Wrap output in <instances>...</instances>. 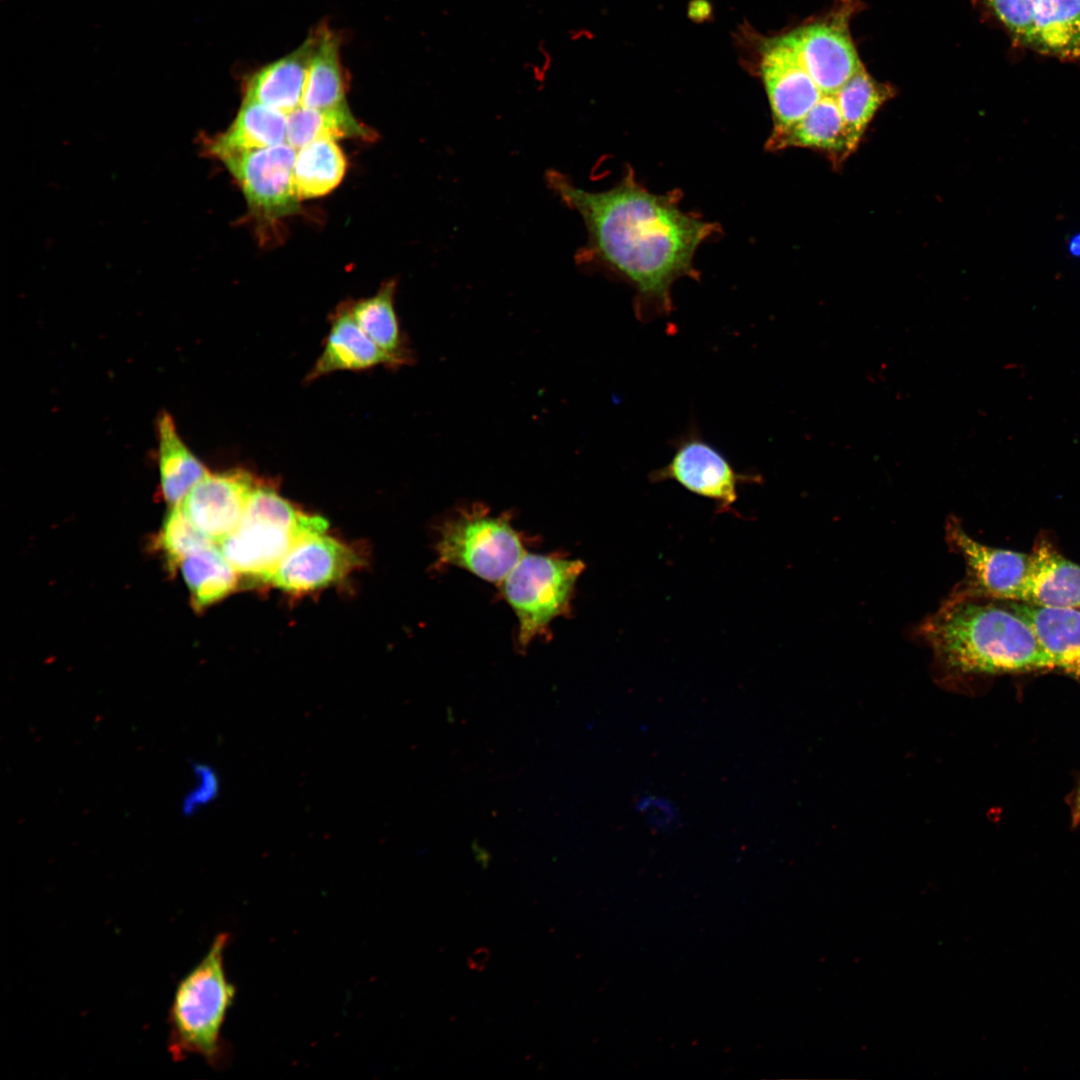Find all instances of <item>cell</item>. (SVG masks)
I'll return each instance as SVG.
<instances>
[{
	"instance_id": "1",
	"label": "cell",
	"mask_w": 1080,
	"mask_h": 1080,
	"mask_svg": "<svg viewBox=\"0 0 1080 1080\" xmlns=\"http://www.w3.org/2000/svg\"><path fill=\"white\" fill-rule=\"evenodd\" d=\"M547 184L583 219L588 241L580 256L628 282L639 318L672 311V287L697 279L698 248L718 233L717 224L680 206V192L658 194L640 184L631 169L613 187L588 191L551 170Z\"/></svg>"
},
{
	"instance_id": "2",
	"label": "cell",
	"mask_w": 1080,
	"mask_h": 1080,
	"mask_svg": "<svg viewBox=\"0 0 1080 1080\" xmlns=\"http://www.w3.org/2000/svg\"><path fill=\"white\" fill-rule=\"evenodd\" d=\"M918 633L942 662L960 672L1055 668L1030 627L1010 607L984 603L958 589L920 624Z\"/></svg>"
},
{
	"instance_id": "3",
	"label": "cell",
	"mask_w": 1080,
	"mask_h": 1080,
	"mask_svg": "<svg viewBox=\"0 0 1080 1080\" xmlns=\"http://www.w3.org/2000/svg\"><path fill=\"white\" fill-rule=\"evenodd\" d=\"M228 942V933L217 934L206 955L176 986L168 1014V1051L176 1062L199 1055L214 1068L227 1063L229 1048L221 1030L236 993L224 968Z\"/></svg>"
},
{
	"instance_id": "4",
	"label": "cell",
	"mask_w": 1080,
	"mask_h": 1080,
	"mask_svg": "<svg viewBox=\"0 0 1080 1080\" xmlns=\"http://www.w3.org/2000/svg\"><path fill=\"white\" fill-rule=\"evenodd\" d=\"M325 519L305 514L272 487L256 484L238 526L221 542V551L239 576L269 583L293 546L325 532Z\"/></svg>"
},
{
	"instance_id": "5",
	"label": "cell",
	"mask_w": 1080,
	"mask_h": 1080,
	"mask_svg": "<svg viewBox=\"0 0 1080 1080\" xmlns=\"http://www.w3.org/2000/svg\"><path fill=\"white\" fill-rule=\"evenodd\" d=\"M584 567L581 560L524 554L503 579L502 592L518 618L522 647L567 610Z\"/></svg>"
},
{
	"instance_id": "6",
	"label": "cell",
	"mask_w": 1080,
	"mask_h": 1080,
	"mask_svg": "<svg viewBox=\"0 0 1080 1080\" xmlns=\"http://www.w3.org/2000/svg\"><path fill=\"white\" fill-rule=\"evenodd\" d=\"M437 551L442 563L490 582L502 581L525 554L508 520L481 511L464 512L446 521L440 528Z\"/></svg>"
},
{
	"instance_id": "7",
	"label": "cell",
	"mask_w": 1080,
	"mask_h": 1080,
	"mask_svg": "<svg viewBox=\"0 0 1080 1080\" xmlns=\"http://www.w3.org/2000/svg\"><path fill=\"white\" fill-rule=\"evenodd\" d=\"M1014 44L1080 63V0H981Z\"/></svg>"
},
{
	"instance_id": "8",
	"label": "cell",
	"mask_w": 1080,
	"mask_h": 1080,
	"mask_svg": "<svg viewBox=\"0 0 1080 1080\" xmlns=\"http://www.w3.org/2000/svg\"><path fill=\"white\" fill-rule=\"evenodd\" d=\"M296 149L287 142L219 156L242 189L250 209L260 218L274 220L299 209L293 184Z\"/></svg>"
},
{
	"instance_id": "9",
	"label": "cell",
	"mask_w": 1080,
	"mask_h": 1080,
	"mask_svg": "<svg viewBox=\"0 0 1080 1080\" xmlns=\"http://www.w3.org/2000/svg\"><path fill=\"white\" fill-rule=\"evenodd\" d=\"M671 460L651 472L653 482L672 480L690 492L728 510L738 498V485L751 480L735 471L726 457L696 431L681 436Z\"/></svg>"
},
{
	"instance_id": "10",
	"label": "cell",
	"mask_w": 1080,
	"mask_h": 1080,
	"mask_svg": "<svg viewBox=\"0 0 1080 1080\" xmlns=\"http://www.w3.org/2000/svg\"><path fill=\"white\" fill-rule=\"evenodd\" d=\"M761 73L773 121L768 138L779 136L796 125L823 96L788 35L767 45Z\"/></svg>"
},
{
	"instance_id": "11",
	"label": "cell",
	"mask_w": 1080,
	"mask_h": 1080,
	"mask_svg": "<svg viewBox=\"0 0 1080 1080\" xmlns=\"http://www.w3.org/2000/svg\"><path fill=\"white\" fill-rule=\"evenodd\" d=\"M836 15L788 33L803 66L822 95H836L863 67L848 30Z\"/></svg>"
},
{
	"instance_id": "12",
	"label": "cell",
	"mask_w": 1080,
	"mask_h": 1080,
	"mask_svg": "<svg viewBox=\"0 0 1080 1080\" xmlns=\"http://www.w3.org/2000/svg\"><path fill=\"white\" fill-rule=\"evenodd\" d=\"M360 563L350 546L324 532L315 533L293 546L269 583L287 593L303 594L343 580Z\"/></svg>"
},
{
	"instance_id": "13",
	"label": "cell",
	"mask_w": 1080,
	"mask_h": 1080,
	"mask_svg": "<svg viewBox=\"0 0 1080 1080\" xmlns=\"http://www.w3.org/2000/svg\"><path fill=\"white\" fill-rule=\"evenodd\" d=\"M946 540L964 558L969 585L958 590L973 596L1018 601L1030 554L986 546L969 536L955 517L947 520Z\"/></svg>"
},
{
	"instance_id": "14",
	"label": "cell",
	"mask_w": 1080,
	"mask_h": 1080,
	"mask_svg": "<svg viewBox=\"0 0 1080 1080\" xmlns=\"http://www.w3.org/2000/svg\"><path fill=\"white\" fill-rule=\"evenodd\" d=\"M257 482L240 469L209 473L180 503L192 522L213 542H221L239 524Z\"/></svg>"
},
{
	"instance_id": "15",
	"label": "cell",
	"mask_w": 1080,
	"mask_h": 1080,
	"mask_svg": "<svg viewBox=\"0 0 1080 1080\" xmlns=\"http://www.w3.org/2000/svg\"><path fill=\"white\" fill-rule=\"evenodd\" d=\"M379 365L396 367L392 358L360 328L348 304H344L333 314L322 353L307 374L306 382L335 371H361Z\"/></svg>"
},
{
	"instance_id": "16",
	"label": "cell",
	"mask_w": 1080,
	"mask_h": 1080,
	"mask_svg": "<svg viewBox=\"0 0 1080 1080\" xmlns=\"http://www.w3.org/2000/svg\"><path fill=\"white\" fill-rule=\"evenodd\" d=\"M770 152L805 148L822 153L839 168L853 154L836 95H825L796 125L765 143Z\"/></svg>"
},
{
	"instance_id": "17",
	"label": "cell",
	"mask_w": 1080,
	"mask_h": 1080,
	"mask_svg": "<svg viewBox=\"0 0 1080 1080\" xmlns=\"http://www.w3.org/2000/svg\"><path fill=\"white\" fill-rule=\"evenodd\" d=\"M1018 601L1080 608V565L1063 557L1049 543L1040 542L1030 554Z\"/></svg>"
},
{
	"instance_id": "18",
	"label": "cell",
	"mask_w": 1080,
	"mask_h": 1080,
	"mask_svg": "<svg viewBox=\"0 0 1080 1080\" xmlns=\"http://www.w3.org/2000/svg\"><path fill=\"white\" fill-rule=\"evenodd\" d=\"M1009 607L1032 630L1055 668L1080 677V608L1047 607L1021 601Z\"/></svg>"
},
{
	"instance_id": "19",
	"label": "cell",
	"mask_w": 1080,
	"mask_h": 1080,
	"mask_svg": "<svg viewBox=\"0 0 1080 1080\" xmlns=\"http://www.w3.org/2000/svg\"><path fill=\"white\" fill-rule=\"evenodd\" d=\"M315 44L316 32L289 55L254 73L246 83L244 100L266 105L286 115L298 108Z\"/></svg>"
},
{
	"instance_id": "20",
	"label": "cell",
	"mask_w": 1080,
	"mask_h": 1080,
	"mask_svg": "<svg viewBox=\"0 0 1080 1080\" xmlns=\"http://www.w3.org/2000/svg\"><path fill=\"white\" fill-rule=\"evenodd\" d=\"M287 115L266 105L244 100L232 124L212 139L208 152L214 157L255 150L286 142Z\"/></svg>"
},
{
	"instance_id": "21",
	"label": "cell",
	"mask_w": 1080,
	"mask_h": 1080,
	"mask_svg": "<svg viewBox=\"0 0 1080 1080\" xmlns=\"http://www.w3.org/2000/svg\"><path fill=\"white\" fill-rule=\"evenodd\" d=\"M161 491L170 506L180 504L207 473L180 437L173 418L163 412L157 422Z\"/></svg>"
},
{
	"instance_id": "22",
	"label": "cell",
	"mask_w": 1080,
	"mask_h": 1080,
	"mask_svg": "<svg viewBox=\"0 0 1080 1080\" xmlns=\"http://www.w3.org/2000/svg\"><path fill=\"white\" fill-rule=\"evenodd\" d=\"M346 105L338 39L333 32L321 28L316 31V44L307 68L300 106L330 109Z\"/></svg>"
},
{
	"instance_id": "23",
	"label": "cell",
	"mask_w": 1080,
	"mask_h": 1080,
	"mask_svg": "<svg viewBox=\"0 0 1080 1080\" xmlns=\"http://www.w3.org/2000/svg\"><path fill=\"white\" fill-rule=\"evenodd\" d=\"M395 289L394 281L386 282L374 296L348 306L360 328L398 367L411 358L394 307Z\"/></svg>"
},
{
	"instance_id": "24",
	"label": "cell",
	"mask_w": 1080,
	"mask_h": 1080,
	"mask_svg": "<svg viewBox=\"0 0 1080 1080\" xmlns=\"http://www.w3.org/2000/svg\"><path fill=\"white\" fill-rule=\"evenodd\" d=\"M346 171L345 156L335 140L310 142L296 150L293 184L300 200L331 192Z\"/></svg>"
},
{
	"instance_id": "25",
	"label": "cell",
	"mask_w": 1080,
	"mask_h": 1080,
	"mask_svg": "<svg viewBox=\"0 0 1080 1080\" xmlns=\"http://www.w3.org/2000/svg\"><path fill=\"white\" fill-rule=\"evenodd\" d=\"M180 569L198 611L228 596L239 583V574L214 544L186 557Z\"/></svg>"
},
{
	"instance_id": "26",
	"label": "cell",
	"mask_w": 1080,
	"mask_h": 1080,
	"mask_svg": "<svg viewBox=\"0 0 1080 1080\" xmlns=\"http://www.w3.org/2000/svg\"><path fill=\"white\" fill-rule=\"evenodd\" d=\"M347 137H374V133L352 115L347 105L330 109L299 106L287 115L286 142L296 150L316 140Z\"/></svg>"
},
{
	"instance_id": "27",
	"label": "cell",
	"mask_w": 1080,
	"mask_h": 1080,
	"mask_svg": "<svg viewBox=\"0 0 1080 1080\" xmlns=\"http://www.w3.org/2000/svg\"><path fill=\"white\" fill-rule=\"evenodd\" d=\"M892 94L889 86L874 80L864 68L837 92V102L853 152L857 150L877 111Z\"/></svg>"
},
{
	"instance_id": "28",
	"label": "cell",
	"mask_w": 1080,
	"mask_h": 1080,
	"mask_svg": "<svg viewBox=\"0 0 1080 1080\" xmlns=\"http://www.w3.org/2000/svg\"><path fill=\"white\" fill-rule=\"evenodd\" d=\"M158 544L168 563L174 570L189 555L202 550L214 542L205 535L189 518L180 504L171 506L166 515Z\"/></svg>"
},
{
	"instance_id": "29",
	"label": "cell",
	"mask_w": 1080,
	"mask_h": 1080,
	"mask_svg": "<svg viewBox=\"0 0 1080 1080\" xmlns=\"http://www.w3.org/2000/svg\"><path fill=\"white\" fill-rule=\"evenodd\" d=\"M194 775L193 784L184 794L180 809L185 817L194 816L201 809L206 808L217 800L221 790L220 777L217 770L204 762H193L191 765Z\"/></svg>"
},
{
	"instance_id": "30",
	"label": "cell",
	"mask_w": 1080,
	"mask_h": 1080,
	"mask_svg": "<svg viewBox=\"0 0 1080 1080\" xmlns=\"http://www.w3.org/2000/svg\"><path fill=\"white\" fill-rule=\"evenodd\" d=\"M639 808L642 813H645L648 822L656 828L666 830L678 823L676 810L664 799L647 797L641 800Z\"/></svg>"
},
{
	"instance_id": "31",
	"label": "cell",
	"mask_w": 1080,
	"mask_h": 1080,
	"mask_svg": "<svg viewBox=\"0 0 1080 1080\" xmlns=\"http://www.w3.org/2000/svg\"><path fill=\"white\" fill-rule=\"evenodd\" d=\"M1068 254L1073 258H1080V231L1072 234L1066 242Z\"/></svg>"
},
{
	"instance_id": "32",
	"label": "cell",
	"mask_w": 1080,
	"mask_h": 1080,
	"mask_svg": "<svg viewBox=\"0 0 1080 1080\" xmlns=\"http://www.w3.org/2000/svg\"><path fill=\"white\" fill-rule=\"evenodd\" d=\"M1072 823L1074 825H1077L1078 823H1080V781H1079V784H1078V788H1077V791H1076V794H1075V797H1074L1073 806H1072Z\"/></svg>"
}]
</instances>
